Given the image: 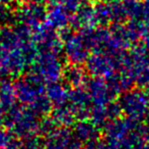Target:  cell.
Segmentation results:
<instances>
[{
	"label": "cell",
	"instance_id": "cell-2",
	"mask_svg": "<svg viewBox=\"0 0 149 149\" xmlns=\"http://www.w3.org/2000/svg\"><path fill=\"white\" fill-rule=\"evenodd\" d=\"M148 98L145 94L139 91L127 93L121 102V109L130 119H142L148 112Z\"/></svg>",
	"mask_w": 149,
	"mask_h": 149
},
{
	"label": "cell",
	"instance_id": "cell-14",
	"mask_svg": "<svg viewBox=\"0 0 149 149\" xmlns=\"http://www.w3.org/2000/svg\"><path fill=\"white\" fill-rule=\"evenodd\" d=\"M52 102L49 99V97L41 95L33 102L31 104V110L36 114H47L51 112L52 109Z\"/></svg>",
	"mask_w": 149,
	"mask_h": 149
},
{
	"label": "cell",
	"instance_id": "cell-3",
	"mask_svg": "<svg viewBox=\"0 0 149 149\" xmlns=\"http://www.w3.org/2000/svg\"><path fill=\"white\" fill-rule=\"evenodd\" d=\"M39 55L37 62L39 75L50 83L56 82L59 79L62 72L57 54L52 51H41V54Z\"/></svg>",
	"mask_w": 149,
	"mask_h": 149
},
{
	"label": "cell",
	"instance_id": "cell-13",
	"mask_svg": "<svg viewBox=\"0 0 149 149\" xmlns=\"http://www.w3.org/2000/svg\"><path fill=\"white\" fill-rule=\"evenodd\" d=\"M64 77L66 79V82H68L71 86H74V87H79L85 81L84 72L76 66L67 68L64 72Z\"/></svg>",
	"mask_w": 149,
	"mask_h": 149
},
{
	"label": "cell",
	"instance_id": "cell-8",
	"mask_svg": "<svg viewBox=\"0 0 149 149\" xmlns=\"http://www.w3.org/2000/svg\"><path fill=\"white\" fill-rule=\"evenodd\" d=\"M88 48L81 39L71 38L66 44L65 53L72 64H79L88 58Z\"/></svg>",
	"mask_w": 149,
	"mask_h": 149
},
{
	"label": "cell",
	"instance_id": "cell-17",
	"mask_svg": "<svg viewBox=\"0 0 149 149\" xmlns=\"http://www.w3.org/2000/svg\"><path fill=\"white\" fill-rule=\"evenodd\" d=\"M6 149H24V144L18 140H9L6 145Z\"/></svg>",
	"mask_w": 149,
	"mask_h": 149
},
{
	"label": "cell",
	"instance_id": "cell-1",
	"mask_svg": "<svg viewBox=\"0 0 149 149\" xmlns=\"http://www.w3.org/2000/svg\"><path fill=\"white\" fill-rule=\"evenodd\" d=\"M40 75H30L14 84L17 98L26 104H31L44 93V83Z\"/></svg>",
	"mask_w": 149,
	"mask_h": 149
},
{
	"label": "cell",
	"instance_id": "cell-10",
	"mask_svg": "<svg viewBox=\"0 0 149 149\" xmlns=\"http://www.w3.org/2000/svg\"><path fill=\"white\" fill-rule=\"evenodd\" d=\"M16 91L14 85L4 82L0 86V104L4 109H9L14 105L16 99Z\"/></svg>",
	"mask_w": 149,
	"mask_h": 149
},
{
	"label": "cell",
	"instance_id": "cell-6",
	"mask_svg": "<svg viewBox=\"0 0 149 149\" xmlns=\"http://www.w3.org/2000/svg\"><path fill=\"white\" fill-rule=\"evenodd\" d=\"M37 114L31 110V112H22L19 113L17 121H16L15 125L13 126L12 130L16 136L18 137H29L36 133L37 130H39L40 123L37 121Z\"/></svg>",
	"mask_w": 149,
	"mask_h": 149
},
{
	"label": "cell",
	"instance_id": "cell-9",
	"mask_svg": "<svg viewBox=\"0 0 149 149\" xmlns=\"http://www.w3.org/2000/svg\"><path fill=\"white\" fill-rule=\"evenodd\" d=\"M74 135L75 138L80 141H90V140H95L97 136V131L93 124L87 123L82 119L75 127Z\"/></svg>",
	"mask_w": 149,
	"mask_h": 149
},
{
	"label": "cell",
	"instance_id": "cell-15",
	"mask_svg": "<svg viewBox=\"0 0 149 149\" xmlns=\"http://www.w3.org/2000/svg\"><path fill=\"white\" fill-rule=\"evenodd\" d=\"M143 23L145 24V26L149 29V1L146 2L145 4H143V8H142V13L141 16Z\"/></svg>",
	"mask_w": 149,
	"mask_h": 149
},
{
	"label": "cell",
	"instance_id": "cell-12",
	"mask_svg": "<svg viewBox=\"0 0 149 149\" xmlns=\"http://www.w3.org/2000/svg\"><path fill=\"white\" fill-rule=\"evenodd\" d=\"M48 97L53 104L57 106L64 105V103L69 99V92L63 88V86L58 84H52L48 88Z\"/></svg>",
	"mask_w": 149,
	"mask_h": 149
},
{
	"label": "cell",
	"instance_id": "cell-21",
	"mask_svg": "<svg viewBox=\"0 0 149 149\" xmlns=\"http://www.w3.org/2000/svg\"><path fill=\"white\" fill-rule=\"evenodd\" d=\"M147 1H149V0H147Z\"/></svg>",
	"mask_w": 149,
	"mask_h": 149
},
{
	"label": "cell",
	"instance_id": "cell-19",
	"mask_svg": "<svg viewBox=\"0 0 149 149\" xmlns=\"http://www.w3.org/2000/svg\"><path fill=\"white\" fill-rule=\"evenodd\" d=\"M6 48L3 45L0 44V64H2L5 60L6 56H7V51H6Z\"/></svg>",
	"mask_w": 149,
	"mask_h": 149
},
{
	"label": "cell",
	"instance_id": "cell-20",
	"mask_svg": "<svg viewBox=\"0 0 149 149\" xmlns=\"http://www.w3.org/2000/svg\"><path fill=\"white\" fill-rule=\"evenodd\" d=\"M3 119V107H2V105L0 104V121Z\"/></svg>",
	"mask_w": 149,
	"mask_h": 149
},
{
	"label": "cell",
	"instance_id": "cell-4",
	"mask_svg": "<svg viewBox=\"0 0 149 149\" xmlns=\"http://www.w3.org/2000/svg\"><path fill=\"white\" fill-rule=\"evenodd\" d=\"M45 145L47 149H79L78 139L73 138L67 129H56L47 135Z\"/></svg>",
	"mask_w": 149,
	"mask_h": 149
},
{
	"label": "cell",
	"instance_id": "cell-16",
	"mask_svg": "<svg viewBox=\"0 0 149 149\" xmlns=\"http://www.w3.org/2000/svg\"><path fill=\"white\" fill-rule=\"evenodd\" d=\"M8 142H9V137H8L7 131L0 128V149L7 145Z\"/></svg>",
	"mask_w": 149,
	"mask_h": 149
},
{
	"label": "cell",
	"instance_id": "cell-11",
	"mask_svg": "<svg viewBox=\"0 0 149 149\" xmlns=\"http://www.w3.org/2000/svg\"><path fill=\"white\" fill-rule=\"evenodd\" d=\"M75 114L71 107H64V105L57 106L55 110L52 113V119L59 126H70L73 124L75 119Z\"/></svg>",
	"mask_w": 149,
	"mask_h": 149
},
{
	"label": "cell",
	"instance_id": "cell-7",
	"mask_svg": "<svg viewBox=\"0 0 149 149\" xmlns=\"http://www.w3.org/2000/svg\"><path fill=\"white\" fill-rule=\"evenodd\" d=\"M88 94L96 105L104 106L115 93L112 91L108 83H104L102 79H94L89 82Z\"/></svg>",
	"mask_w": 149,
	"mask_h": 149
},
{
	"label": "cell",
	"instance_id": "cell-5",
	"mask_svg": "<svg viewBox=\"0 0 149 149\" xmlns=\"http://www.w3.org/2000/svg\"><path fill=\"white\" fill-rule=\"evenodd\" d=\"M114 54H104L95 53L87 58V68L90 73L96 76L102 77H110L114 73L116 66H115Z\"/></svg>",
	"mask_w": 149,
	"mask_h": 149
},
{
	"label": "cell",
	"instance_id": "cell-18",
	"mask_svg": "<svg viewBox=\"0 0 149 149\" xmlns=\"http://www.w3.org/2000/svg\"><path fill=\"white\" fill-rule=\"evenodd\" d=\"M84 149H104V148H102V144L96 143L95 140H90V141H87V144L85 145Z\"/></svg>",
	"mask_w": 149,
	"mask_h": 149
}]
</instances>
